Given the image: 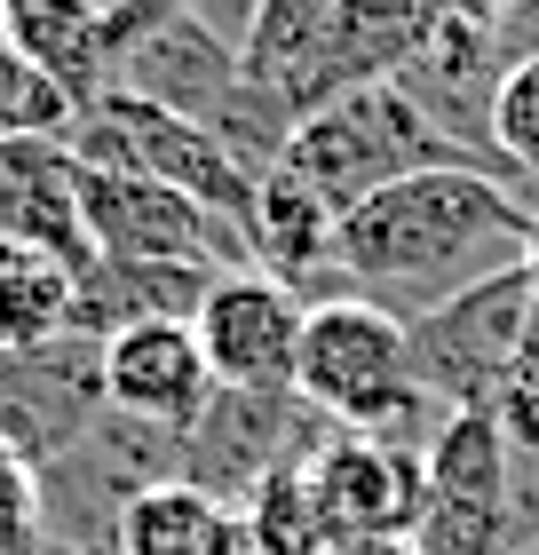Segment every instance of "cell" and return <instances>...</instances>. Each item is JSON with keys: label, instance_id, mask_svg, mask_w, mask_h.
Segmentation results:
<instances>
[{"label": "cell", "instance_id": "6da1fadb", "mask_svg": "<svg viewBox=\"0 0 539 555\" xmlns=\"http://www.w3.org/2000/svg\"><path fill=\"white\" fill-rule=\"evenodd\" d=\"M531 246V207L508 175L484 167H421L389 191L357 198L333 238V294H357L373 310L413 325L436 301L469 294L476 278L516 270Z\"/></svg>", "mask_w": 539, "mask_h": 555}, {"label": "cell", "instance_id": "7a4b0ae2", "mask_svg": "<svg viewBox=\"0 0 539 555\" xmlns=\"http://www.w3.org/2000/svg\"><path fill=\"white\" fill-rule=\"evenodd\" d=\"M294 397L325 428H357V437H389L428 452V437L445 428V405L413 382V341L405 318L373 310L357 294H318L301 318L294 349Z\"/></svg>", "mask_w": 539, "mask_h": 555}, {"label": "cell", "instance_id": "3957f363", "mask_svg": "<svg viewBox=\"0 0 539 555\" xmlns=\"http://www.w3.org/2000/svg\"><path fill=\"white\" fill-rule=\"evenodd\" d=\"M278 167L301 175L333 215H349L357 198L389 191L397 175H421V167H484L469 143H452L436 119L413 104V88L405 80H365L349 95H333V104H318L301 128L286 135V151H278ZM492 175V167H484Z\"/></svg>", "mask_w": 539, "mask_h": 555}, {"label": "cell", "instance_id": "277c9868", "mask_svg": "<svg viewBox=\"0 0 539 555\" xmlns=\"http://www.w3.org/2000/svg\"><path fill=\"white\" fill-rule=\"evenodd\" d=\"M64 151H72L80 167H104V175H143V183H167V191L198 198L207 215L239 222V231H246V215H254V175L230 159V151L198 128V119H175V112L143 104V95H127V88H104L95 104L72 112Z\"/></svg>", "mask_w": 539, "mask_h": 555}, {"label": "cell", "instance_id": "5b68a950", "mask_svg": "<svg viewBox=\"0 0 539 555\" xmlns=\"http://www.w3.org/2000/svg\"><path fill=\"white\" fill-rule=\"evenodd\" d=\"M539 334V310H531V270H492L476 278L469 294L436 301L405 325L413 341V382L436 397L445 413H469V405H500V382L516 373L524 341Z\"/></svg>", "mask_w": 539, "mask_h": 555}, {"label": "cell", "instance_id": "8992f818", "mask_svg": "<svg viewBox=\"0 0 539 555\" xmlns=\"http://www.w3.org/2000/svg\"><path fill=\"white\" fill-rule=\"evenodd\" d=\"M524 540L516 524V444L492 405L445 413L428 437V508L413 524L421 555H508Z\"/></svg>", "mask_w": 539, "mask_h": 555}, {"label": "cell", "instance_id": "52a82bcc", "mask_svg": "<svg viewBox=\"0 0 539 555\" xmlns=\"http://www.w3.org/2000/svg\"><path fill=\"white\" fill-rule=\"evenodd\" d=\"M80 231L112 262H198V270H254L246 231L207 215L198 198L143 183V175L80 167Z\"/></svg>", "mask_w": 539, "mask_h": 555}, {"label": "cell", "instance_id": "ba28073f", "mask_svg": "<svg viewBox=\"0 0 539 555\" xmlns=\"http://www.w3.org/2000/svg\"><path fill=\"white\" fill-rule=\"evenodd\" d=\"M318 444H325V421L294 389H215L207 413L183 428V485L239 508L270 468L310 461Z\"/></svg>", "mask_w": 539, "mask_h": 555}, {"label": "cell", "instance_id": "9c48e42d", "mask_svg": "<svg viewBox=\"0 0 539 555\" xmlns=\"http://www.w3.org/2000/svg\"><path fill=\"white\" fill-rule=\"evenodd\" d=\"M310 485H318V516L333 547L389 540V532H413L428 508V452L357 437V428H325V444L310 452Z\"/></svg>", "mask_w": 539, "mask_h": 555}, {"label": "cell", "instance_id": "30bf717a", "mask_svg": "<svg viewBox=\"0 0 539 555\" xmlns=\"http://www.w3.org/2000/svg\"><path fill=\"white\" fill-rule=\"evenodd\" d=\"M301 318H310V301L294 286H278V278H262V270L215 278L207 301H198V318H191L215 389H294Z\"/></svg>", "mask_w": 539, "mask_h": 555}, {"label": "cell", "instance_id": "8fae6325", "mask_svg": "<svg viewBox=\"0 0 539 555\" xmlns=\"http://www.w3.org/2000/svg\"><path fill=\"white\" fill-rule=\"evenodd\" d=\"M104 413L95 389V341L64 334L48 349H0V444L24 452L33 468H48L56 452H72Z\"/></svg>", "mask_w": 539, "mask_h": 555}, {"label": "cell", "instance_id": "7c38bea8", "mask_svg": "<svg viewBox=\"0 0 539 555\" xmlns=\"http://www.w3.org/2000/svg\"><path fill=\"white\" fill-rule=\"evenodd\" d=\"M112 88L143 95L175 119H198V128H222V112L239 104V40H222L207 16H159L151 33H136L112 64Z\"/></svg>", "mask_w": 539, "mask_h": 555}, {"label": "cell", "instance_id": "4fadbf2b", "mask_svg": "<svg viewBox=\"0 0 539 555\" xmlns=\"http://www.w3.org/2000/svg\"><path fill=\"white\" fill-rule=\"evenodd\" d=\"M95 389H104V413L143 421V428H191L215 397L207 349H198L191 325H127V334L95 341Z\"/></svg>", "mask_w": 539, "mask_h": 555}, {"label": "cell", "instance_id": "5bb4252c", "mask_svg": "<svg viewBox=\"0 0 539 555\" xmlns=\"http://www.w3.org/2000/svg\"><path fill=\"white\" fill-rule=\"evenodd\" d=\"M0 238L40 246L64 270H88L95 246L80 231V159L64 135H9L0 143Z\"/></svg>", "mask_w": 539, "mask_h": 555}, {"label": "cell", "instance_id": "9a60e30c", "mask_svg": "<svg viewBox=\"0 0 539 555\" xmlns=\"http://www.w3.org/2000/svg\"><path fill=\"white\" fill-rule=\"evenodd\" d=\"M230 270H198V262H112L95 255L88 270H72V334L80 341H112L127 325H191L207 286Z\"/></svg>", "mask_w": 539, "mask_h": 555}, {"label": "cell", "instance_id": "2e32d148", "mask_svg": "<svg viewBox=\"0 0 539 555\" xmlns=\"http://www.w3.org/2000/svg\"><path fill=\"white\" fill-rule=\"evenodd\" d=\"M333 238H342V215L301 183V175L270 167L254 183V215H246V255L262 278L294 286L301 301H318V286L333 294Z\"/></svg>", "mask_w": 539, "mask_h": 555}, {"label": "cell", "instance_id": "e0dca14e", "mask_svg": "<svg viewBox=\"0 0 539 555\" xmlns=\"http://www.w3.org/2000/svg\"><path fill=\"white\" fill-rule=\"evenodd\" d=\"M9 48L40 80H56L72 95V112L95 104L112 88V64H119L112 16L95 0H9Z\"/></svg>", "mask_w": 539, "mask_h": 555}, {"label": "cell", "instance_id": "ac0fdd59", "mask_svg": "<svg viewBox=\"0 0 539 555\" xmlns=\"http://www.w3.org/2000/svg\"><path fill=\"white\" fill-rule=\"evenodd\" d=\"M112 555H246L239 508L198 485H143L112 524Z\"/></svg>", "mask_w": 539, "mask_h": 555}, {"label": "cell", "instance_id": "d6986e66", "mask_svg": "<svg viewBox=\"0 0 539 555\" xmlns=\"http://www.w3.org/2000/svg\"><path fill=\"white\" fill-rule=\"evenodd\" d=\"M72 334V270L40 246L0 238V349H48Z\"/></svg>", "mask_w": 539, "mask_h": 555}, {"label": "cell", "instance_id": "ffe728a7", "mask_svg": "<svg viewBox=\"0 0 539 555\" xmlns=\"http://www.w3.org/2000/svg\"><path fill=\"white\" fill-rule=\"evenodd\" d=\"M239 532H246V555H333L325 516H318L310 461L270 468L262 485H254V492L239 500Z\"/></svg>", "mask_w": 539, "mask_h": 555}, {"label": "cell", "instance_id": "44dd1931", "mask_svg": "<svg viewBox=\"0 0 539 555\" xmlns=\"http://www.w3.org/2000/svg\"><path fill=\"white\" fill-rule=\"evenodd\" d=\"M492 151L508 175H539V48L516 56L492 88Z\"/></svg>", "mask_w": 539, "mask_h": 555}, {"label": "cell", "instance_id": "7402d4cb", "mask_svg": "<svg viewBox=\"0 0 539 555\" xmlns=\"http://www.w3.org/2000/svg\"><path fill=\"white\" fill-rule=\"evenodd\" d=\"M72 128V95L56 80H40L16 48H0V143L9 135H64Z\"/></svg>", "mask_w": 539, "mask_h": 555}, {"label": "cell", "instance_id": "603a6c76", "mask_svg": "<svg viewBox=\"0 0 539 555\" xmlns=\"http://www.w3.org/2000/svg\"><path fill=\"white\" fill-rule=\"evenodd\" d=\"M500 428H508V444L524 452V461H539V334L524 341V358H516V373L500 382Z\"/></svg>", "mask_w": 539, "mask_h": 555}, {"label": "cell", "instance_id": "cb8c5ba5", "mask_svg": "<svg viewBox=\"0 0 539 555\" xmlns=\"http://www.w3.org/2000/svg\"><path fill=\"white\" fill-rule=\"evenodd\" d=\"M333 555H421V547H413V532H389V540H349Z\"/></svg>", "mask_w": 539, "mask_h": 555}, {"label": "cell", "instance_id": "d4e9b609", "mask_svg": "<svg viewBox=\"0 0 539 555\" xmlns=\"http://www.w3.org/2000/svg\"><path fill=\"white\" fill-rule=\"evenodd\" d=\"M524 270H531V310H539V207H531V246H524Z\"/></svg>", "mask_w": 539, "mask_h": 555}, {"label": "cell", "instance_id": "484cf974", "mask_svg": "<svg viewBox=\"0 0 539 555\" xmlns=\"http://www.w3.org/2000/svg\"><path fill=\"white\" fill-rule=\"evenodd\" d=\"M508 555H539V532H531V540H516V547H508Z\"/></svg>", "mask_w": 539, "mask_h": 555}, {"label": "cell", "instance_id": "4316f807", "mask_svg": "<svg viewBox=\"0 0 539 555\" xmlns=\"http://www.w3.org/2000/svg\"><path fill=\"white\" fill-rule=\"evenodd\" d=\"M0 48H9V0H0Z\"/></svg>", "mask_w": 539, "mask_h": 555}, {"label": "cell", "instance_id": "83f0119b", "mask_svg": "<svg viewBox=\"0 0 539 555\" xmlns=\"http://www.w3.org/2000/svg\"><path fill=\"white\" fill-rule=\"evenodd\" d=\"M95 9H104V16H112V9H119V0H95Z\"/></svg>", "mask_w": 539, "mask_h": 555}, {"label": "cell", "instance_id": "f1b7e54d", "mask_svg": "<svg viewBox=\"0 0 539 555\" xmlns=\"http://www.w3.org/2000/svg\"><path fill=\"white\" fill-rule=\"evenodd\" d=\"M500 9H508V0H500Z\"/></svg>", "mask_w": 539, "mask_h": 555}]
</instances>
